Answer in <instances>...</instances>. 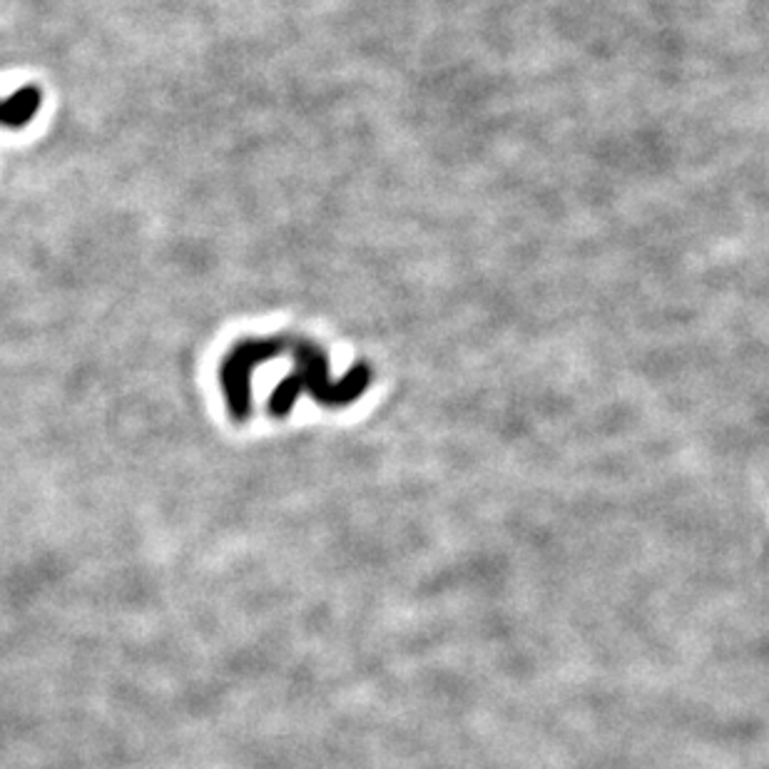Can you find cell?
I'll list each match as a JSON object with an SVG mask.
<instances>
[{
	"instance_id": "cell-1",
	"label": "cell",
	"mask_w": 769,
	"mask_h": 769,
	"mask_svg": "<svg viewBox=\"0 0 769 769\" xmlns=\"http://www.w3.org/2000/svg\"><path fill=\"white\" fill-rule=\"evenodd\" d=\"M289 349L294 359H297V372L292 376L324 406L349 404L354 398H359L368 384L366 366H354L339 384H334L329 378V368H326L324 352L307 339H289Z\"/></svg>"
},
{
	"instance_id": "cell-2",
	"label": "cell",
	"mask_w": 769,
	"mask_h": 769,
	"mask_svg": "<svg viewBox=\"0 0 769 769\" xmlns=\"http://www.w3.org/2000/svg\"><path fill=\"white\" fill-rule=\"evenodd\" d=\"M289 349V339L267 336V339H241L227 354L223 364V388L235 421H247L252 411V374L265 362Z\"/></svg>"
},
{
	"instance_id": "cell-3",
	"label": "cell",
	"mask_w": 769,
	"mask_h": 769,
	"mask_svg": "<svg viewBox=\"0 0 769 769\" xmlns=\"http://www.w3.org/2000/svg\"><path fill=\"white\" fill-rule=\"evenodd\" d=\"M40 105H43V92L36 86H26L13 95L0 100V128L20 130L36 118Z\"/></svg>"
}]
</instances>
